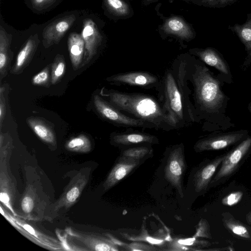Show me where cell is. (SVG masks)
Here are the masks:
<instances>
[{
    "label": "cell",
    "instance_id": "1",
    "mask_svg": "<svg viewBox=\"0 0 251 251\" xmlns=\"http://www.w3.org/2000/svg\"><path fill=\"white\" fill-rule=\"evenodd\" d=\"M163 107L176 129L196 121L186 77V58H180L164 73L161 84Z\"/></svg>",
    "mask_w": 251,
    "mask_h": 251
},
{
    "label": "cell",
    "instance_id": "2",
    "mask_svg": "<svg viewBox=\"0 0 251 251\" xmlns=\"http://www.w3.org/2000/svg\"><path fill=\"white\" fill-rule=\"evenodd\" d=\"M25 186L16 208L17 216L27 221H52V187H49L43 174L33 167L25 166Z\"/></svg>",
    "mask_w": 251,
    "mask_h": 251
},
{
    "label": "cell",
    "instance_id": "3",
    "mask_svg": "<svg viewBox=\"0 0 251 251\" xmlns=\"http://www.w3.org/2000/svg\"><path fill=\"white\" fill-rule=\"evenodd\" d=\"M107 97L109 102L120 111L150 124L156 129H176L162 104L151 96L110 90Z\"/></svg>",
    "mask_w": 251,
    "mask_h": 251
},
{
    "label": "cell",
    "instance_id": "4",
    "mask_svg": "<svg viewBox=\"0 0 251 251\" xmlns=\"http://www.w3.org/2000/svg\"><path fill=\"white\" fill-rule=\"evenodd\" d=\"M186 76L193 84L195 102L200 109L209 112L220 106L224 95L206 67L186 58Z\"/></svg>",
    "mask_w": 251,
    "mask_h": 251
},
{
    "label": "cell",
    "instance_id": "5",
    "mask_svg": "<svg viewBox=\"0 0 251 251\" xmlns=\"http://www.w3.org/2000/svg\"><path fill=\"white\" fill-rule=\"evenodd\" d=\"M91 174L90 167L71 172L68 183L53 204L52 212L54 219L59 215L61 210L67 211L76 203L89 182Z\"/></svg>",
    "mask_w": 251,
    "mask_h": 251
},
{
    "label": "cell",
    "instance_id": "6",
    "mask_svg": "<svg viewBox=\"0 0 251 251\" xmlns=\"http://www.w3.org/2000/svg\"><path fill=\"white\" fill-rule=\"evenodd\" d=\"M0 212L5 219L21 234L38 246L50 251H66L59 240L46 234L36 227L27 223V220L15 216L0 204Z\"/></svg>",
    "mask_w": 251,
    "mask_h": 251
},
{
    "label": "cell",
    "instance_id": "7",
    "mask_svg": "<svg viewBox=\"0 0 251 251\" xmlns=\"http://www.w3.org/2000/svg\"><path fill=\"white\" fill-rule=\"evenodd\" d=\"M93 101L95 107L100 115L116 126L126 128H154L145 121L124 114L98 95L94 97Z\"/></svg>",
    "mask_w": 251,
    "mask_h": 251
},
{
    "label": "cell",
    "instance_id": "8",
    "mask_svg": "<svg viewBox=\"0 0 251 251\" xmlns=\"http://www.w3.org/2000/svg\"><path fill=\"white\" fill-rule=\"evenodd\" d=\"M186 162L183 144L177 145L170 151L165 167V177L176 189L181 198L184 197L183 177Z\"/></svg>",
    "mask_w": 251,
    "mask_h": 251
},
{
    "label": "cell",
    "instance_id": "9",
    "mask_svg": "<svg viewBox=\"0 0 251 251\" xmlns=\"http://www.w3.org/2000/svg\"><path fill=\"white\" fill-rule=\"evenodd\" d=\"M65 232L67 236L82 243L88 251L119 250L116 240L109 235H104L96 232L80 231L71 227H67Z\"/></svg>",
    "mask_w": 251,
    "mask_h": 251
},
{
    "label": "cell",
    "instance_id": "10",
    "mask_svg": "<svg viewBox=\"0 0 251 251\" xmlns=\"http://www.w3.org/2000/svg\"><path fill=\"white\" fill-rule=\"evenodd\" d=\"M17 193L16 179L10 170L9 161H0V204L15 216Z\"/></svg>",
    "mask_w": 251,
    "mask_h": 251
},
{
    "label": "cell",
    "instance_id": "11",
    "mask_svg": "<svg viewBox=\"0 0 251 251\" xmlns=\"http://www.w3.org/2000/svg\"><path fill=\"white\" fill-rule=\"evenodd\" d=\"M251 148V137L243 140L228 153L226 154L219 170L211 180L210 184H213L232 175Z\"/></svg>",
    "mask_w": 251,
    "mask_h": 251
},
{
    "label": "cell",
    "instance_id": "12",
    "mask_svg": "<svg viewBox=\"0 0 251 251\" xmlns=\"http://www.w3.org/2000/svg\"><path fill=\"white\" fill-rule=\"evenodd\" d=\"M106 80L116 84L150 88L160 86L158 77L149 72L134 71L120 73L109 76Z\"/></svg>",
    "mask_w": 251,
    "mask_h": 251
},
{
    "label": "cell",
    "instance_id": "13",
    "mask_svg": "<svg viewBox=\"0 0 251 251\" xmlns=\"http://www.w3.org/2000/svg\"><path fill=\"white\" fill-rule=\"evenodd\" d=\"M81 36L85 43V51L81 68L89 63L95 56L102 41L96 24L91 19L83 21Z\"/></svg>",
    "mask_w": 251,
    "mask_h": 251
},
{
    "label": "cell",
    "instance_id": "14",
    "mask_svg": "<svg viewBox=\"0 0 251 251\" xmlns=\"http://www.w3.org/2000/svg\"><path fill=\"white\" fill-rule=\"evenodd\" d=\"M141 161L120 156L102 184L103 190H109L124 179L141 164Z\"/></svg>",
    "mask_w": 251,
    "mask_h": 251
},
{
    "label": "cell",
    "instance_id": "15",
    "mask_svg": "<svg viewBox=\"0 0 251 251\" xmlns=\"http://www.w3.org/2000/svg\"><path fill=\"white\" fill-rule=\"evenodd\" d=\"M244 135L243 132H238L207 137L198 141L194 149L197 152L223 149L238 142Z\"/></svg>",
    "mask_w": 251,
    "mask_h": 251
},
{
    "label": "cell",
    "instance_id": "16",
    "mask_svg": "<svg viewBox=\"0 0 251 251\" xmlns=\"http://www.w3.org/2000/svg\"><path fill=\"white\" fill-rule=\"evenodd\" d=\"M75 15H71L54 21L44 29L43 42L45 48L57 44L75 21Z\"/></svg>",
    "mask_w": 251,
    "mask_h": 251
},
{
    "label": "cell",
    "instance_id": "17",
    "mask_svg": "<svg viewBox=\"0 0 251 251\" xmlns=\"http://www.w3.org/2000/svg\"><path fill=\"white\" fill-rule=\"evenodd\" d=\"M111 143L118 147L159 143L157 137L153 135L139 132L116 133L111 135Z\"/></svg>",
    "mask_w": 251,
    "mask_h": 251
},
{
    "label": "cell",
    "instance_id": "18",
    "mask_svg": "<svg viewBox=\"0 0 251 251\" xmlns=\"http://www.w3.org/2000/svg\"><path fill=\"white\" fill-rule=\"evenodd\" d=\"M225 155L226 154L215 158L197 171L194 177V186L196 192H201L207 188Z\"/></svg>",
    "mask_w": 251,
    "mask_h": 251
},
{
    "label": "cell",
    "instance_id": "19",
    "mask_svg": "<svg viewBox=\"0 0 251 251\" xmlns=\"http://www.w3.org/2000/svg\"><path fill=\"white\" fill-rule=\"evenodd\" d=\"M39 41L37 34L31 36L19 52L15 63L11 71L13 74L21 73L30 61Z\"/></svg>",
    "mask_w": 251,
    "mask_h": 251
},
{
    "label": "cell",
    "instance_id": "20",
    "mask_svg": "<svg viewBox=\"0 0 251 251\" xmlns=\"http://www.w3.org/2000/svg\"><path fill=\"white\" fill-rule=\"evenodd\" d=\"M162 29L168 34L175 35L185 40H190L195 36L190 26L178 17L167 19L162 25Z\"/></svg>",
    "mask_w": 251,
    "mask_h": 251
},
{
    "label": "cell",
    "instance_id": "21",
    "mask_svg": "<svg viewBox=\"0 0 251 251\" xmlns=\"http://www.w3.org/2000/svg\"><path fill=\"white\" fill-rule=\"evenodd\" d=\"M26 122L35 134L44 143L56 147L57 145L55 134L51 126L39 118L30 117Z\"/></svg>",
    "mask_w": 251,
    "mask_h": 251
},
{
    "label": "cell",
    "instance_id": "22",
    "mask_svg": "<svg viewBox=\"0 0 251 251\" xmlns=\"http://www.w3.org/2000/svg\"><path fill=\"white\" fill-rule=\"evenodd\" d=\"M68 46L73 69L76 70L81 68L85 51V43L81 35L75 32L70 34Z\"/></svg>",
    "mask_w": 251,
    "mask_h": 251
},
{
    "label": "cell",
    "instance_id": "23",
    "mask_svg": "<svg viewBox=\"0 0 251 251\" xmlns=\"http://www.w3.org/2000/svg\"><path fill=\"white\" fill-rule=\"evenodd\" d=\"M190 53L198 56L206 64L212 66L225 74H227V66L218 52L213 48L194 49Z\"/></svg>",
    "mask_w": 251,
    "mask_h": 251
},
{
    "label": "cell",
    "instance_id": "24",
    "mask_svg": "<svg viewBox=\"0 0 251 251\" xmlns=\"http://www.w3.org/2000/svg\"><path fill=\"white\" fill-rule=\"evenodd\" d=\"M11 35L0 26V80L1 81L7 75L10 62V45Z\"/></svg>",
    "mask_w": 251,
    "mask_h": 251
},
{
    "label": "cell",
    "instance_id": "25",
    "mask_svg": "<svg viewBox=\"0 0 251 251\" xmlns=\"http://www.w3.org/2000/svg\"><path fill=\"white\" fill-rule=\"evenodd\" d=\"M228 29L237 36L244 45L248 57H251V13L247 14L244 23L229 25Z\"/></svg>",
    "mask_w": 251,
    "mask_h": 251
},
{
    "label": "cell",
    "instance_id": "26",
    "mask_svg": "<svg viewBox=\"0 0 251 251\" xmlns=\"http://www.w3.org/2000/svg\"><path fill=\"white\" fill-rule=\"evenodd\" d=\"M66 149L70 151L88 153L92 149L89 138L84 134H80L68 140L65 144Z\"/></svg>",
    "mask_w": 251,
    "mask_h": 251
},
{
    "label": "cell",
    "instance_id": "27",
    "mask_svg": "<svg viewBox=\"0 0 251 251\" xmlns=\"http://www.w3.org/2000/svg\"><path fill=\"white\" fill-rule=\"evenodd\" d=\"M223 222L225 226L234 234L244 238L251 237L246 226L235 220L229 213L224 214Z\"/></svg>",
    "mask_w": 251,
    "mask_h": 251
},
{
    "label": "cell",
    "instance_id": "28",
    "mask_svg": "<svg viewBox=\"0 0 251 251\" xmlns=\"http://www.w3.org/2000/svg\"><path fill=\"white\" fill-rule=\"evenodd\" d=\"M152 149L150 146L131 147L123 150L121 156L136 160H142L152 153Z\"/></svg>",
    "mask_w": 251,
    "mask_h": 251
},
{
    "label": "cell",
    "instance_id": "29",
    "mask_svg": "<svg viewBox=\"0 0 251 251\" xmlns=\"http://www.w3.org/2000/svg\"><path fill=\"white\" fill-rule=\"evenodd\" d=\"M66 70V63L63 56L58 54L51 65V83H57L63 76Z\"/></svg>",
    "mask_w": 251,
    "mask_h": 251
},
{
    "label": "cell",
    "instance_id": "30",
    "mask_svg": "<svg viewBox=\"0 0 251 251\" xmlns=\"http://www.w3.org/2000/svg\"><path fill=\"white\" fill-rule=\"evenodd\" d=\"M107 9L118 16H126L129 13L128 4L123 0H104Z\"/></svg>",
    "mask_w": 251,
    "mask_h": 251
},
{
    "label": "cell",
    "instance_id": "31",
    "mask_svg": "<svg viewBox=\"0 0 251 251\" xmlns=\"http://www.w3.org/2000/svg\"><path fill=\"white\" fill-rule=\"evenodd\" d=\"M49 78V67H47L33 76L32 79V82L34 85L44 86L48 83Z\"/></svg>",
    "mask_w": 251,
    "mask_h": 251
},
{
    "label": "cell",
    "instance_id": "32",
    "mask_svg": "<svg viewBox=\"0 0 251 251\" xmlns=\"http://www.w3.org/2000/svg\"><path fill=\"white\" fill-rule=\"evenodd\" d=\"M243 193L237 191L230 193L222 200V203L224 205L232 206L237 204L242 198Z\"/></svg>",
    "mask_w": 251,
    "mask_h": 251
},
{
    "label": "cell",
    "instance_id": "33",
    "mask_svg": "<svg viewBox=\"0 0 251 251\" xmlns=\"http://www.w3.org/2000/svg\"><path fill=\"white\" fill-rule=\"evenodd\" d=\"M126 250L129 251H156L153 247L142 243H132L124 246Z\"/></svg>",
    "mask_w": 251,
    "mask_h": 251
},
{
    "label": "cell",
    "instance_id": "34",
    "mask_svg": "<svg viewBox=\"0 0 251 251\" xmlns=\"http://www.w3.org/2000/svg\"><path fill=\"white\" fill-rule=\"evenodd\" d=\"M196 237H205L210 238L209 227L206 221L202 219L199 224L197 232L195 235Z\"/></svg>",
    "mask_w": 251,
    "mask_h": 251
},
{
    "label": "cell",
    "instance_id": "35",
    "mask_svg": "<svg viewBox=\"0 0 251 251\" xmlns=\"http://www.w3.org/2000/svg\"><path fill=\"white\" fill-rule=\"evenodd\" d=\"M6 113V102L4 94L0 95V127L1 129Z\"/></svg>",
    "mask_w": 251,
    "mask_h": 251
},
{
    "label": "cell",
    "instance_id": "36",
    "mask_svg": "<svg viewBox=\"0 0 251 251\" xmlns=\"http://www.w3.org/2000/svg\"><path fill=\"white\" fill-rule=\"evenodd\" d=\"M33 6L35 8L41 9L48 7L55 0H31Z\"/></svg>",
    "mask_w": 251,
    "mask_h": 251
},
{
    "label": "cell",
    "instance_id": "37",
    "mask_svg": "<svg viewBox=\"0 0 251 251\" xmlns=\"http://www.w3.org/2000/svg\"><path fill=\"white\" fill-rule=\"evenodd\" d=\"M217 3L219 8H224L231 5L238 0H215Z\"/></svg>",
    "mask_w": 251,
    "mask_h": 251
},
{
    "label": "cell",
    "instance_id": "38",
    "mask_svg": "<svg viewBox=\"0 0 251 251\" xmlns=\"http://www.w3.org/2000/svg\"><path fill=\"white\" fill-rule=\"evenodd\" d=\"M202 5L210 8H218L215 0H199Z\"/></svg>",
    "mask_w": 251,
    "mask_h": 251
},
{
    "label": "cell",
    "instance_id": "39",
    "mask_svg": "<svg viewBox=\"0 0 251 251\" xmlns=\"http://www.w3.org/2000/svg\"><path fill=\"white\" fill-rule=\"evenodd\" d=\"M247 221L250 224H251V211L246 216Z\"/></svg>",
    "mask_w": 251,
    "mask_h": 251
},
{
    "label": "cell",
    "instance_id": "40",
    "mask_svg": "<svg viewBox=\"0 0 251 251\" xmlns=\"http://www.w3.org/2000/svg\"><path fill=\"white\" fill-rule=\"evenodd\" d=\"M5 90V87L4 86H1L0 88V95L2 94H4Z\"/></svg>",
    "mask_w": 251,
    "mask_h": 251
},
{
    "label": "cell",
    "instance_id": "41",
    "mask_svg": "<svg viewBox=\"0 0 251 251\" xmlns=\"http://www.w3.org/2000/svg\"><path fill=\"white\" fill-rule=\"evenodd\" d=\"M249 109H250V111H251V103L249 106Z\"/></svg>",
    "mask_w": 251,
    "mask_h": 251
}]
</instances>
